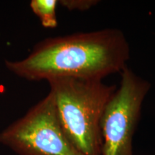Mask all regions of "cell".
<instances>
[{
	"instance_id": "cell-3",
	"label": "cell",
	"mask_w": 155,
	"mask_h": 155,
	"mask_svg": "<svg viewBox=\"0 0 155 155\" xmlns=\"http://www.w3.org/2000/svg\"><path fill=\"white\" fill-rule=\"evenodd\" d=\"M0 143L20 155H82L64 132L50 91L0 133Z\"/></svg>"
},
{
	"instance_id": "cell-2",
	"label": "cell",
	"mask_w": 155,
	"mask_h": 155,
	"mask_svg": "<svg viewBox=\"0 0 155 155\" xmlns=\"http://www.w3.org/2000/svg\"><path fill=\"white\" fill-rule=\"evenodd\" d=\"M48 82L71 142L82 155H101V121L116 87L96 79L61 78Z\"/></svg>"
},
{
	"instance_id": "cell-1",
	"label": "cell",
	"mask_w": 155,
	"mask_h": 155,
	"mask_svg": "<svg viewBox=\"0 0 155 155\" xmlns=\"http://www.w3.org/2000/svg\"><path fill=\"white\" fill-rule=\"evenodd\" d=\"M130 58L125 35L116 28L46 38L19 61H5L13 74L28 81L61 78L103 80L121 73Z\"/></svg>"
},
{
	"instance_id": "cell-4",
	"label": "cell",
	"mask_w": 155,
	"mask_h": 155,
	"mask_svg": "<svg viewBox=\"0 0 155 155\" xmlns=\"http://www.w3.org/2000/svg\"><path fill=\"white\" fill-rule=\"evenodd\" d=\"M101 121V155H134L133 138L151 84L126 67Z\"/></svg>"
},
{
	"instance_id": "cell-5",
	"label": "cell",
	"mask_w": 155,
	"mask_h": 155,
	"mask_svg": "<svg viewBox=\"0 0 155 155\" xmlns=\"http://www.w3.org/2000/svg\"><path fill=\"white\" fill-rule=\"evenodd\" d=\"M58 0H32L30 7L32 12L40 19L45 28H55L58 26L56 8Z\"/></svg>"
},
{
	"instance_id": "cell-6",
	"label": "cell",
	"mask_w": 155,
	"mask_h": 155,
	"mask_svg": "<svg viewBox=\"0 0 155 155\" xmlns=\"http://www.w3.org/2000/svg\"><path fill=\"white\" fill-rule=\"evenodd\" d=\"M98 0H60L58 4L71 11H87L98 5Z\"/></svg>"
}]
</instances>
